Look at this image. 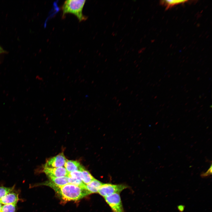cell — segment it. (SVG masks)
Masks as SVG:
<instances>
[{
	"instance_id": "16",
	"label": "cell",
	"mask_w": 212,
	"mask_h": 212,
	"mask_svg": "<svg viewBox=\"0 0 212 212\" xmlns=\"http://www.w3.org/2000/svg\"><path fill=\"white\" fill-rule=\"evenodd\" d=\"M212 172V166L211 165V167L205 173H203L201 175V176L202 177H206L210 175L211 174Z\"/></svg>"
},
{
	"instance_id": "4",
	"label": "cell",
	"mask_w": 212,
	"mask_h": 212,
	"mask_svg": "<svg viewBox=\"0 0 212 212\" xmlns=\"http://www.w3.org/2000/svg\"><path fill=\"white\" fill-rule=\"evenodd\" d=\"M104 198L113 212H124L119 193H114Z\"/></svg>"
},
{
	"instance_id": "18",
	"label": "cell",
	"mask_w": 212,
	"mask_h": 212,
	"mask_svg": "<svg viewBox=\"0 0 212 212\" xmlns=\"http://www.w3.org/2000/svg\"><path fill=\"white\" fill-rule=\"evenodd\" d=\"M5 52V51L0 46V54Z\"/></svg>"
},
{
	"instance_id": "15",
	"label": "cell",
	"mask_w": 212,
	"mask_h": 212,
	"mask_svg": "<svg viewBox=\"0 0 212 212\" xmlns=\"http://www.w3.org/2000/svg\"><path fill=\"white\" fill-rule=\"evenodd\" d=\"M81 174V171H76L69 173L67 177L69 178L76 179L82 180Z\"/></svg>"
},
{
	"instance_id": "14",
	"label": "cell",
	"mask_w": 212,
	"mask_h": 212,
	"mask_svg": "<svg viewBox=\"0 0 212 212\" xmlns=\"http://www.w3.org/2000/svg\"><path fill=\"white\" fill-rule=\"evenodd\" d=\"M14 186L11 187H0V199L2 197L14 190Z\"/></svg>"
},
{
	"instance_id": "17",
	"label": "cell",
	"mask_w": 212,
	"mask_h": 212,
	"mask_svg": "<svg viewBox=\"0 0 212 212\" xmlns=\"http://www.w3.org/2000/svg\"><path fill=\"white\" fill-rule=\"evenodd\" d=\"M178 208L180 211H182H182H183L184 209L183 206H179L178 207Z\"/></svg>"
},
{
	"instance_id": "6",
	"label": "cell",
	"mask_w": 212,
	"mask_h": 212,
	"mask_svg": "<svg viewBox=\"0 0 212 212\" xmlns=\"http://www.w3.org/2000/svg\"><path fill=\"white\" fill-rule=\"evenodd\" d=\"M43 171L48 177H67L69 174L65 168L63 167L58 168L44 167Z\"/></svg>"
},
{
	"instance_id": "13",
	"label": "cell",
	"mask_w": 212,
	"mask_h": 212,
	"mask_svg": "<svg viewBox=\"0 0 212 212\" xmlns=\"http://www.w3.org/2000/svg\"><path fill=\"white\" fill-rule=\"evenodd\" d=\"M16 204H8L3 205L1 212H16Z\"/></svg>"
},
{
	"instance_id": "11",
	"label": "cell",
	"mask_w": 212,
	"mask_h": 212,
	"mask_svg": "<svg viewBox=\"0 0 212 212\" xmlns=\"http://www.w3.org/2000/svg\"><path fill=\"white\" fill-rule=\"evenodd\" d=\"M81 180L86 185L90 183L95 178L88 170L85 168L81 171Z\"/></svg>"
},
{
	"instance_id": "1",
	"label": "cell",
	"mask_w": 212,
	"mask_h": 212,
	"mask_svg": "<svg viewBox=\"0 0 212 212\" xmlns=\"http://www.w3.org/2000/svg\"><path fill=\"white\" fill-rule=\"evenodd\" d=\"M42 184L49 186L53 189L61 199L65 202L78 200L90 194L85 188L70 183L59 186L49 181Z\"/></svg>"
},
{
	"instance_id": "5",
	"label": "cell",
	"mask_w": 212,
	"mask_h": 212,
	"mask_svg": "<svg viewBox=\"0 0 212 212\" xmlns=\"http://www.w3.org/2000/svg\"><path fill=\"white\" fill-rule=\"evenodd\" d=\"M67 159L63 153H61L48 160L44 167L58 168L64 166Z\"/></svg>"
},
{
	"instance_id": "7",
	"label": "cell",
	"mask_w": 212,
	"mask_h": 212,
	"mask_svg": "<svg viewBox=\"0 0 212 212\" xmlns=\"http://www.w3.org/2000/svg\"><path fill=\"white\" fill-rule=\"evenodd\" d=\"M19 199V193L14 190L2 197L0 199V203L2 205H16Z\"/></svg>"
},
{
	"instance_id": "9",
	"label": "cell",
	"mask_w": 212,
	"mask_h": 212,
	"mask_svg": "<svg viewBox=\"0 0 212 212\" xmlns=\"http://www.w3.org/2000/svg\"><path fill=\"white\" fill-rule=\"evenodd\" d=\"M102 183L95 179L88 184L85 185V188L90 194L98 193Z\"/></svg>"
},
{
	"instance_id": "10",
	"label": "cell",
	"mask_w": 212,
	"mask_h": 212,
	"mask_svg": "<svg viewBox=\"0 0 212 212\" xmlns=\"http://www.w3.org/2000/svg\"><path fill=\"white\" fill-rule=\"evenodd\" d=\"M50 180V181L55 185L62 186L69 183L68 177L64 176L59 177H48Z\"/></svg>"
},
{
	"instance_id": "19",
	"label": "cell",
	"mask_w": 212,
	"mask_h": 212,
	"mask_svg": "<svg viewBox=\"0 0 212 212\" xmlns=\"http://www.w3.org/2000/svg\"><path fill=\"white\" fill-rule=\"evenodd\" d=\"M3 205H2L0 203V212H1V208Z\"/></svg>"
},
{
	"instance_id": "2",
	"label": "cell",
	"mask_w": 212,
	"mask_h": 212,
	"mask_svg": "<svg viewBox=\"0 0 212 212\" xmlns=\"http://www.w3.org/2000/svg\"><path fill=\"white\" fill-rule=\"evenodd\" d=\"M85 0H67L65 1L62 6V17L68 13L75 15L80 22L85 21L87 17L83 15V9L85 3Z\"/></svg>"
},
{
	"instance_id": "3",
	"label": "cell",
	"mask_w": 212,
	"mask_h": 212,
	"mask_svg": "<svg viewBox=\"0 0 212 212\" xmlns=\"http://www.w3.org/2000/svg\"><path fill=\"white\" fill-rule=\"evenodd\" d=\"M127 187V186L123 184L102 183L98 193L105 198L114 193H120Z\"/></svg>"
},
{
	"instance_id": "8",
	"label": "cell",
	"mask_w": 212,
	"mask_h": 212,
	"mask_svg": "<svg viewBox=\"0 0 212 212\" xmlns=\"http://www.w3.org/2000/svg\"><path fill=\"white\" fill-rule=\"evenodd\" d=\"M64 167L68 173L76 171H82L85 168L76 160H67Z\"/></svg>"
},
{
	"instance_id": "12",
	"label": "cell",
	"mask_w": 212,
	"mask_h": 212,
	"mask_svg": "<svg viewBox=\"0 0 212 212\" xmlns=\"http://www.w3.org/2000/svg\"><path fill=\"white\" fill-rule=\"evenodd\" d=\"M188 1V0H162L160 1V3L166 6V9H168L174 6Z\"/></svg>"
}]
</instances>
